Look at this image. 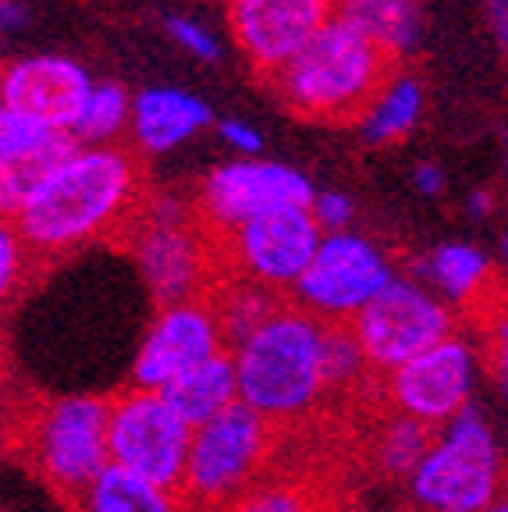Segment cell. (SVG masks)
<instances>
[{"mask_svg":"<svg viewBox=\"0 0 508 512\" xmlns=\"http://www.w3.org/2000/svg\"><path fill=\"white\" fill-rule=\"evenodd\" d=\"M487 360H491L494 381L508 402V310H501L491 324V342H487Z\"/></svg>","mask_w":508,"mask_h":512,"instance_id":"cell-33","label":"cell"},{"mask_svg":"<svg viewBox=\"0 0 508 512\" xmlns=\"http://www.w3.org/2000/svg\"><path fill=\"white\" fill-rule=\"evenodd\" d=\"M224 512H327L313 484L292 477H263Z\"/></svg>","mask_w":508,"mask_h":512,"instance_id":"cell-27","label":"cell"},{"mask_svg":"<svg viewBox=\"0 0 508 512\" xmlns=\"http://www.w3.org/2000/svg\"><path fill=\"white\" fill-rule=\"evenodd\" d=\"M317 189L299 168L267 157H231L203 175L196 189L199 221L214 239H224L246 221L281 207H313Z\"/></svg>","mask_w":508,"mask_h":512,"instance_id":"cell-12","label":"cell"},{"mask_svg":"<svg viewBox=\"0 0 508 512\" xmlns=\"http://www.w3.org/2000/svg\"><path fill=\"white\" fill-rule=\"evenodd\" d=\"M405 512H423V509H405Z\"/></svg>","mask_w":508,"mask_h":512,"instance_id":"cell-42","label":"cell"},{"mask_svg":"<svg viewBox=\"0 0 508 512\" xmlns=\"http://www.w3.org/2000/svg\"><path fill=\"white\" fill-rule=\"evenodd\" d=\"M430 441H434V431L427 424L409 420L402 413H388L374 434L370 456H374L381 473L409 480L416 473V466L423 463V456L430 452Z\"/></svg>","mask_w":508,"mask_h":512,"instance_id":"cell-24","label":"cell"},{"mask_svg":"<svg viewBox=\"0 0 508 512\" xmlns=\"http://www.w3.org/2000/svg\"><path fill=\"white\" fill-rule=\"evenodd\" d=\"M228 349L221 317H217L214 299H189V303L160 306L153 313L150 328L143 331L135 345L128 384L167 392L185 374L210 363Z\"/></svg>","mask_w":508,"mask_h":512,"instance_id":"cell-14","label":"cell"},{"mask_svg":"<svg viewBox=\"0 0 508 512\" xmlns=\"http://www.w3.org/2000/svg\"><path fill=\"white\" fill-rule=\"evenodd\" d=\"M487 512H508V484H505V491H501V495H498V502H494Z\"/></svg>","mask_w":508,"mask_h":512,"instance_id":"cell-40","label":"cell"},{"mask_svg":"<svg viewBox=\"0 0 508 512\" xmlns=\"http://www.w3.org/2000/svg\"><path fill=\"white\" fill-rule=\"evenodd\" d=\"M480 352L466 335L434 345L405 367L381 377V399L391 413L420 420L430 431H441L455 416L469 409V395L477 384Z\"/></svg>","mask_w":508,"mask_h":512,"instance_id":"cell-13","label":"cell"},{"mask_svg":"<svg viewBox=\"0 0 508 512\" xmlns=\"http://www.w3.org/2000/svg\"><path fill=\"white\" fill-rule=\"evenodd\" d=\"M374 4H381V0H338V11H349V15H363V11H370Z\"/></svg>","mask_w":508,"mask_h":512,"instance_id":"cell-38","label":"cell"},{"mask_svg":"<svg viewBox=\"0 0 508 512\" xmlns=\"http://www.w3.org/2000/svg\"><path fill=\"white\" fill-rule=\"evenodd\" d=\"M487 11V22H491L494 40L501 50H508V0H480Z\"/></svg>","mask_w":508,"mask_h":512,"instance_id":"cell-36","label":"cell"},{"mask_svg":"<svg viewBox=\"0 0 508 512\" xmlns=\"http://www.w3.org/2000/svg\"><path fill=\"white\" fill-rule=\"evenodd\" d=\"M164 29L167 36L175 40L178 50H185L189 57L203 64H217L221 61V40H217V32L210 29L203 18H192V15H167L164 18Z\"/></svg>","mask_w":508,"mask_h":512,"instance_id":"cell-29","label":"cell"},{"mask_svg":"<svg viewBox=\"0 0 508 512\" xmlns=\"http://www.w3.org/2000/svg\"><path fill=\"white\" fill-rule=\"evenodd\" d=\"M349 328L363 345L370 374L384 377L391 370L405 367L409 360H416V356H423L427 349H434V345L459 335L455 331L459 317L420 278L398 274Z\"/></svg>","mask_w":508,"mask_h":512,"instance_id":"cell-8","label":"cell"},{"mask_svg":"<svg viewBox=\"0 0 508 512\" xmlns=\"http://www.w3.org/2000/svg\"><path fill=\"white\" fill-rule=\"evenodd\" d=\"M214 125V107L199 93L182 86H146L135 93L132 107V143L146 157L182 150L185 143Z\"/></svg>","mask_w":508,"mask_h":512,"instance_id":"cell-18","label":"cell"},{"mask_svg":"<svg viewBox=\"0 0 508 512\" xmlns=\"http://www.w3.org/2000/svg\"><path fill=\"white\" fill-rule=\"evenodd\" d=\"M366 25L374 32L381 47L388 50L395 61L413 57L423 43V32H427V18H423L420 0H381L370 11H363Z\"/></svg>","mask_w":508,"mask_h":512,"instance_id":"cell-26","label":"cell"},{"mask_svg":"<svg viewBox=\"0 0 508 512\" xmlns=\"http://www.w3.org/2000/svg\"><path fill=\"white\" fill-rule=\"evenodd\" d=\"M324 232L310 207H281L246 221L217 239L221 274L260 285L274 296H292L317 256Z\"/></svg>","mask_w":508,"mask_h":512,"instance_id":"cell-10","label":"cell"},{"mask_svg":"<svg viewBox=\"0 0 508 512\" xmlns=\"http://www.w3.org/2000/svg\"><path fill=\"white\" fill-rule=\"evenodd\" d=\"M15 452L61 502H72L111 466V399L43 395L22 409Z\"/></svg>","mask_w":508,"mask_h":512,"instance_id":"cell-4","label":"cell"},{"mask_svg":"<svg viewBox=\"0 0 508 512\" xmlns=\"http://www.w3.org/2000/svg\"><path fill=\"white\" fill-rule=\"evenodd\" d=\"M278 427L246 402L196 427L182 495L192 512H224L267 477Z\"/></svg>","mask_w":508,"mask_h":512,"instance_id":"cell-7","label":"cell"},{"mask_svg":"<svg viewBox=\"0 0 508 512\" xmlns=\"http://www.w3.org/2000/svg\"><path fill=\"white\" fill-rule=\"evenodd\" d=\"M505 178H508V146H505Z\"/></svg>","mask_w":508,"mask_h":512,"instance_id":"cell-41","label":"cell"},{"mask_svg":"<svg viewBox=\"0 0 508 512\" xmlns=\"http://www.w3.org/2000/svg\"><path fill=\"white\" fill-rule=\"evenodd\" d=\"M217 139L228 146L235 157H263V132L246 118H221L217 121Z\"/></svg>","mask_w":508,"mask_h":512,"instance_id":"cell-32","label":"cell"},{"mask_svg":"<svg viewBox=\"0 0 508 512\" xmlns=\"http://www.w3.org/2000/svg\"><path fill=\"white\" fill-rule=\"evenodd\" d=\"M420 281L434 288L448 306H462V310H480L487 306V299L498 296L494 260L477 242L455 239L434 246L420 264Z\"/></svg>","mask_w":508,"mask_h":512,"instance_id":"cell-19","label":"cell"},{"mask_svg":"<svg viewBox=\"0 0 508 512\" xmlns=\"http://www.w3.org/2000/svg\"><path fill=\"white\" fill-rule=\"evenodd\" d=\"M29 264H32V253L15 235V228L4 224V235H0V292H4V299H11L18 292V285L29 274Z\"/></svg>","mask_w":508,"mask_h":512,"instance_id":"cell-30","label":"cell"},{"mask_svg":"<svg viewBox=\"0 0 508 512\" xmlns=\"http://www.w3.org/2000/svg\"><path fill=\"white\" fill-rule=\"evenodd\" d=\"M93 86L96 79L86 64L68 54L11 57L0 72V107H15V111L72 132Z\"/></svg>","mask_w":508,"mask_h":512,"instance_id":"cell-16","label":"cell"},{"mask_svg":"<svg viewBox=\"0 0 508 512\" xmlns=\"http://www.w3.org/2000/svg\"><path fill=\"white\" fill-rule=\"evenodd\" d=\"M366 370H370V363H366L363 345L352 335L349 324H331L327 328V381H331V395L352 392L356 384H363Z\"/></svg>","mask_w":508,"mask_h":512,"instance_id":"cell-28","label":"cell"},{"mask_svg":"<svg viewBox=\"0 0 508 512\" xmlns=\"http://www.w3.org/2000/svg\"><path fill=\"white\" fill-rule=\"evenodd\" d=\"M508 484V463L480 409L469 406L452 424L434 431L430 452L409 477L416 509L487 512Z\"/></svg>","mask_w":508,"mask_h":512,"instance_id":"cell-6","label":"cell"},{"mask_svg":"<svg viewBox=\"0 0 508 512\" xmlns=\"http://www.w3.org/2000/svg\"><path fill=\"white\" fill-rule=\"evenodd\" d=\"M338 11V0H228L235 47L263 79L295 61Z\"/></svg>","mask_w":508,"mask_h":512,"instance_id":"cell-15","label":"cell"},{"mask_svg":"<svg viewBox=\"0 0 508 512\" xmlns=\"http://www.w3.org/2000/svg\"><path fill=\"white\" fill-rule=\"evenodd\" d=\"M466 214L477 217V221H484V217L494 214V192L491 189H473L466 196Z\"/></svg>","mask_w":508,"mask_h":512,"instance_id":"cell-37","label":"cell"},{"mask_svg":"<svg viewBox=\"0 0 508 512\" xmlns=\"http://www.w3.org/2000/svg\"><path fill=\"white\" fill-rule=\"evenodd\" d=\"M313 217H317L320 232L324 235H338V232H352V221H356V200L342 189H324L317 192L313 200Z\"/></svg>","mask_w":508,"mask_h":512,"instance_id":"cell-31","label":"cell"},{"mask_svg":"<svg viewBox=\"0 0 508 512\" xmlns=\"http://www.w3.org/2000/svg\"><path fill=\"white\" fill-rule=\"evenodd\" d=\"M135 271L157 306L207 299L221 281L217 239L203 228L196 207L175 196L146 200L128 228Z\"/></svg>","mask_w":508,"mask_h":512,"instance_id":"cell-5","label":"cell"},{"mask_svg":"<svg viewBox=\"0 0 508 512\" xmlns=\"http://www.w3.org/2000/svg\"><path fill=\"white\" fill-rule=\"evenodd\" d=\"M164 395L175 402V409L192 427H203L207 420H214V416L228 413L231 406L242 402L235 352L224 349L221 356H214L210 363H203V367H196L192 374H185L178 384H171Z\"/></svg>","mask_w":508,"mask_h":512,"instance_id":"cell-22","label":"cell"},{"mask_svg":"<svg viewBox=\"0 0 508 512\" xmlns=\"http://www.w3.org/2000/svg\"><path fill=\"white\" fill-rule=\"evenodd\" d=\"M391 72L395 57L381 47L370 25L349 11H334V18L313 36L310 47L270 82L292 114L342 125L363 118Z\"/></svg>","mask_w":508,"mask_h":512,"instance_id":"cell-3","label":"cell"},{"mask_svg":"<svg viewBox=\"0 0 508 512\" xmlns=\"http://www.w3.org/2000/svg\"><path fill=\"white\" fill-rule=\"evenodd\" d=\"M501 253H498V264H501V274L508 278V221H505V232H501Z\"/></svg>","mask_w":508,"mask_h":512,"instance_id":"cell-39","label":"cell"},{"mask_svg":"<svg viewBox=\"0 0 508 512\" xmlns=\"http://www.w3.org/2000/svg\"><path fill=\"white\" fill-rule=\"evenodd\" d=\"M409 182H413V189L420 192V196H427V200H437L441 192H445L448 185V175L441 164H434V160H420L413 168V175H409Z\"/></svg>","mask_w":508,"mask_h":512,"instance_id":"cell-34","label":"cell"},{"mask_svg":"<svg viewBox=\"0 0 508 512\" xmlns=\"http://www.w3.org/2000/svg\"><path fill=\"white\" fill-rule=\"evenodd\" d=\"M68 512H192L182 491L160 488L121 466H107L86 491L64 502Z\"/></svg>","mask_w":508,"mask_h":512,"instance_id":"cell-21","label":"cell"},{"mask_svg":"<svg viewBox=\"0 0 508 512\" xmlns=\"http://www.w3.org/2000/svg\"><path fill=\"white\" fill-rule=\"evenodd\" d=\"M210 299H214L217 317H221L228 349H235L239 342H246V338L260 328L263 320L281 306V296H274V292H267V288L249 285V281H239V278L221 281Z\"/></svg>","mask_w":508,"mask_h":512,"instance_id":"cell-25","label":"cell"},{"mask_svg":"<svg viewBox=\"0 0 508 512\" xmlns=\"http://www.w3.org/2000/svg\"><path fill=\"white\" fill-rule=\"evenodd\" d=\"M423 107H427L423 79L416 72H409V68H395L388 75V82L377 89V96L363 111V118L356 121L359 132H363V143L366 146L405 143L416 132V125H420Z\"/></svg>","mask_w":508,"mask_h":512,"instance_id":"cell-20","label":"cell"},{"mask_svg":"<svg viewBox=\"0 0 508 512\" xmlns=\"http://www.w3.org/2000/svg\"><path fill=\"white\" fill-rule=\"evenodd\" d=\"M72 132L22 114L15 107H0V207L4 217H15L40 178L57 168L75 150Z\"/></svg>","mask_w":508,"mask_h":512,"instance_id":"cell-17","label":"cell"},{"mask_svg":"<svg viewBox=\"0 0 508 512\" xmlns=\"http://www.w3.org/2000/svg\"><path fill=\"white\" fill-rule=\"evenodd\" d=\"M327 328L324 320L295 303H281L260 328L235 345L239 392L249 409L270 424H299L317 413L331 395L327 381Z\"/></svg>","mask_w":508,"mask_h":512,"instance_id":"cell-2","label":"cell"},{"mask_svg":"<svg viewBox=\"0 0 508 512\" xmlns=\"http://www.w3.org/2000/svg\"><path fill=\"white\" fill-rule=\"evenodd\" d=\"M132 107L135 96L121 82L96 79L72 125V139L79 146H118V139L132 132Z\"/></svg>","mask_w":508,"mask_h":512,"instance_id":"cell-23","label":"cell"},{"mask_svg":"<svg viewBox=\"0 0 508 512\" xmlns=\"http://www.w3.org/2000/svg\"><path fill=\"white\" fill-rule=\"evenodd\" d=\"M143 203V168L125 146H75L8 224L32 260H57L128 232Z\"/></svg>","mask_w":508,"mask_h":512,"instance_id":"cell-1","label":"cell"},{"mask_svg":"<svg viewBox=\"0 0 508 512\" xmlns=\"http://www.w3.org/2000/svg\"><path fill=\"white\" fill-rule=\"evenodd\" d=\"M395 278V260L370 235H324L292 303L324 324H352Z\"/></svg>","mask_w":508,"mask_h":512,"instance_id":"cell-11","label":"cell"},{"mask_svg":"<svg viewBox=\"0 0 508 512\" xmlns=\"http://www.w3.org/2000/svg\"><path fill=\"white\" fill-rule=\"evenodd\" d=\"M192 438L196 427L164 392L128 384L111 395V463L121 470L182 491Z\"/></svg>","mask_w":508,"mask_h":512,"instance_id":"cell-9","label":"cell"},{"mask_svg":"<svg viewBox=\"0 0 508 512\" xmlns=\"http://www.w3.org/2000/svg\"><path fill=\"white\" fill-rule=\"evenodd\" d=\"M29 4L25 0H0V32L4 36H18L29 25Z\"/></svg>","mask_w":508,"mask_h":512,"instance_id":"cell-35","label":"cell"}]
</instances>
